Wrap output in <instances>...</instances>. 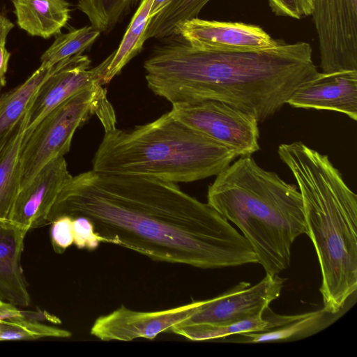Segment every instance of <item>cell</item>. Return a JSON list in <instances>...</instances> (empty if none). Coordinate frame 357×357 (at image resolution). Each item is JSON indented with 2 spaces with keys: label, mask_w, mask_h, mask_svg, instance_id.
I'll return each mask as SVG.
<instances>
[{
  "label": "cell",
  "mask_w": 357,
  "mask_h": 357,
  "mask_svg": "<svg viewBox=\"0 0 357 357\" xmlns=\"http://www.w3.org/2000/svg\"><path fill=\"white\" fill-rule=\"evenodd\" d=\"M350 307L348 305L340 312L335 314L325 311L323 308L310 312L300 314L296 320L264 332L243 333L233 336L229 340L231 342L260 343V342H284L304 339L326 328Z\"/></svg>",
  "instance_id": "obj_18"
},
{
  "label": "cell",
  "mask_w": 357,
  "mask_h": 357,
  "mask_svg": "<svg viewBox=\"0 0 357 357\" xmlns=\"http://www.w3.org/2000/svg\"><path fill=\"white\" fill-rule=\"evenodd\" d=\"M3 301H2L1 300H0V304H1Z\"/></svg>",
  "instance_id": "obj_33"
},
{
  "label": "cell",
  "mask_w": 357,
  "mask_h": 357,
  "mask_svg": "<svg viewBox=\"0 0 357 357\" xmlns=\"http://www.w3.org/2000/svg\"><path fill=\"white\" fill-rule=\"evenodd\" d=\"M300 316L282 315L273 312L269 307L262 314L236 323L220 326H174L171 332L192 341L225 339L243 333L264 332L287 324Z\"/></svg>",
  "instance_id": "obj_19"
},
{
  "label": "cell",
  "mask_w": 357,
  "mask_h": 357,
  "mask_svg": "<svg viewBox=\"0 0 357 357\" xmlns=\"http://www.w3.org/2000/svg\"><path fill=\"white\" fill-rule=\"evenodd\" d=\"M102 86L96 83L79 91L52 110L30 132H25L21 187L47 162L64 156L75 130L92 116L98 118L105 130L116 127L115 112Z\"/></svg>",
  "instance_id": "obj_6"
},
{
  "label": "cell",
  "mask_w": 357,
  "mask_h": 357,
  "mask_svg": "<svg viewBox=\"0 0 357 357\" xmlns=\"http://www.w3.org/2000/svg\"><path fill=\"white\" fill-rule=\"evenodd\" d=\"M154 0H142L119 44L113 52V57L102 79V85L110 81L143 49L144 33Z\"/></svg>",
  "instance_id": "obj_21"
},
{
  "label": "cell",
  "mask_w": 357,
  "mask_h": 357,
  "mask_svg": "<svg viewBox=\"0 0 357 357\" xmlns=\"http://www.w3.org/2000/svg\"><path fill=\"white\" fill-rule=\"evenodd\" d=\"M14 24L0 12V44H6V38Z\"/></svg>",
  "instance_id": "obj_31"
},
{
  "label": "cell",
  "mask_w": 357,
  "mask_h": 357,
  "mask_svg": "<svg viewBox=\"0 0 357 357\" xmlns=\"http://www.w3.org/2000/svg\"><path fill=\"white\" fill-rule=\"evenodd\" d=\"M142 0H78L77 7L91 25L108 33Z\"/></svg>",
  "instance_id": "obj_24"
},
{
  "label": "cell",
  "mask_w": 357,
  "mask_h": 357,
  "mask_svg": "<svg viewBox=\"0 0 357 357\" xmlns=\"http://www.w3.org/2000/svg\"><path fill=\"white\" fill-rule=\"evenodd\" d=\"M51 223L52 247L56 253H63L73 244V218L68 215L61 216Z\"/></svg>",
  "instance_id": "obj_28"
},
{
  "label": "cell",
  "mask_w": 357,
  "mask_h": 357,
  "mask_svg": "<svg viewBox=\"0 0 357 357\" xmlns=\"http://www.w3.org/2000/svg\"><path fill=\"white\" fill-rule=\"evenodd\" d=\"M162 39L144 63L154 94L172 104L223 102L254 115L259 123L273 116L318 73L306 42L224 52L194 47L178 35Z\"/></svg>",
  "instance_id": "obj_2"
},
{
  "label": "cell",
  "mask_w": 357,
  "mask_h": 357,
  "mask_svg": "<svg viewBox=\"0 0 357 357\" xmlns=\"http://www.w3.org/2000/svg\"><path fill=\"white\" fill-rule=\"evenodd\" d=\"M171 0H154L149 14L150 19L162 10Z\"/></svg>",
  "instance_id": "obj_32"
},
{
  "label": "cell",
  "mask_w": 357,
  "mask_h": 357,
  "mask_svg": "<svg viewBox=\"0 0 357 357\" xmlns=\"http://www.w3.org/2000/svg\"><path fill=\"white\" fill-rule=\"evenodd\" d=\"M199 301L173 308L151 311H136L123 305L112 312L98 317L90 333L103 341H132L137 338L154 339L163 332H170L177 324L190 316Z\"/></svg>",
  "instance_id": "obj_12"
},
{
  "label": "cell",
  "mask_w": 357,
  "mask_h": 357,
  "mask_svg": "<svg viewBox=\"0 0 357 357\" xmlns=\"http://www.w3.org/2000/svg\"><path fill=\"white\" fill-rule=\"evenodd\" d=\"M61 63L53 66L40 65L22 84L0 96V140L29 111L38 89Z\"/></svg>",
  "instance_id": "obj_20"
},
{
  "label": "cell",
  "mask_w": 357,
  "mask_h": 357,
  "mask_svg": "<svg viewBox=\"0 0 357 357\" xmlns=\"http://www.w3.org/2000/svg\"><path fill=\"white\" fill-rule=\"evenodd\" d=\"M207 203L239 228L266 274L287 269L293 243L307 234L297 187L260 167L251 155L241 157L216 176Z\"/></svg>",
  "instance_id": "obj_4"
},
{
  "label": "cell",
  "mask_w": 357,
  "mask_h": 357,
  "mask_svg": "<svg viewBox=\"0 0 357 357\" xmlns=\"http://www.w3.org/2000/svg\"><path fill=\"white\" fill-rule=\"evenodd\" d=\"M293 107L331 110L357 120V70L318 72L287 100Z\"/></svg>",
  "instance_id": "obj_14"
},
{
  "label": "cell",
  "mask_w": 357,
  "mask_h": 357,
  "mask_svg": "<svg viewBox=\"0 0 357 357\" xmlns=\"http://www.w3.org/2000/svg\"><path fill=\"white\" fill-rule=\"evenodd\" d=\"M84 216L106 243L156 261L199 268L257 263L247 239L208 203L176 183L93 169L65 183L46 223Z\"/></svg>",
  "instance_id": "obj_1"
},
{
  "label": "cell",
  "mask_w": 357,
  "mask_h": 357,
  "mask_svg": "<svg viewBox=\"0 0 357 357\" xmlns=\"http://www.w3.org/2000/svg\"><path fill=\"white\" fill-rule=\"evenodd\" d=\"M29 230L10 220H0V300L19 307L31 303L21 266L24 240Z\"/></svg>",
  "instance_id": "obj_15"
},
{
  "label": "cell",
  "mask_w": 357,
  "mask_h": 357,
  "mask_svg": "<svg viewBox=\"0 0 357 357\" xmlns=\"http://www.w3.org/2000/svg\"><path fill=\"white\" fill-rule=\"evenodd\" d=\"M28 121L29 111L0 140V220H9L21 188V153Z\"/></svg>",
  "instance_id": "obj_16"
},
{
  "label": "cell",
  "mask_w": 357,
  "mask_h": 357,
  "mask_svg": "<svg viewBox=\"0 0 357 357\" xmlns=\"http://www.w3.org/2000/svg\"><path fill=\"white\" fill-rule=\"evenodd\" d=\"M112 57L113 52L92 68L91 59L82 54L62 61L38 89L29 110L26 132H30L52 110L79 91L96 83L102 85Z\"/></svg>",
  "instance_id": "obj_10"
},
{
  "label": "cell",
  "mask_w": 357,
  "mask_h": 357,
  "mask_svg": "<svg viewBox=\"0 0 357 357\" xmlns=\"http://www.w3.org/2000/svg\"><path fill=\"white\" fill-rule=\"evenodd\" d=\"M169 114L178 121L234 151L249 156L259 149L256 117L225 102L202 100L172 104Z\"/></svg>",
  "instance_id": "obj_7"
},
{
  "label": "cell",
  "mask_w": 357,
  "mask_h": 357,
  "mask_svg": "<svg viewBox=\"0 0 357 357\" xmlns=\"http://www.w3.org/2000/svg\"><path fill=\"white\" fill-rule=\"evenodd\" d=\"M237 157L167 112L131 130H105L92 169L188 183L217 176Z\"/></svg>",
  "instance_id": "obj_5"
},
{
  "label": "cell",
  "mask_w": 357,
  "mask_h": 357,
  "mask_svg": "<svg viewBox=\"0 0 357 357\" xmlns=\"http://www.w3.org/2000/svg\"><path fill=\"white\" fill-rule=\"evenodd\" d=\"M91 24L59 33L51 46L42 54L41 64L53 66L90 48L100 35Z\"/></svg>",
  "instance_id": "obj_23"
},
{
  "label": "cell",
  "mask_w": 357,
  "mask_h": 357,
  "mask_svg": "<svg viewBox=\"0 0 357 357\" xmlns=\"http://www.w3.org/2000/svg\"><path fill=\"white\" fill-rule=\"evenodd\" d=\"M23 319L37 321L38 319H47L54 323L60 322L57 317L46 312L20 310L16 305L4 301L0 304V320Z\"/></svg>",
  "instance_id": "obj_29"
},
{
  "label": "cell",
  "mask_w": 357,
  "mask_h": 357,
  "mask_svg": "<svg viewBox=\"0 0 357 357\" xmlns=\"http://www.w3.org/2000/svg\"><path fill=\"white\" fill-rule=\"evenodd\" d=\"M67 330L46 325L31 319L0 320V341L31 340L44 337L67 338Z\"/></svg>",
  "instance_id": "obj_25"
},
{
  "label": "cell",
  "mask_w": 357,
  "mask_h": 357,
  "mask_svg": "<svg viewBox=\"0 0 357 357\" xmlns=\"http://www.w3.org/2000/svg\"><path fill=\"white\" fill-rule=\"evenodd\" d=\"M278 153L302 196L307 235L321 272L323 309L337 313L357 289V195L327 155L301 142L282 144Z\"/></svg>",
  "instance_id": "obj_3"
},
{
  "label": "cell",
  "mask_w": 357,
  "mask_h": 357,
  "mask_svg": "<svg viewBox=\"0 0 357 357\" xmlns=\"http://www.w3.org/2000/svg\"><path fill=\"white\" fill-rule=\"evenodd\" d=\"M322 73L357 70V0H314Z\"/></svg>",
  "instance_id": "obj_8"
},
{
  "label": "cell",
  "mask_w": 357,
  "mask_h": 357,
  "mask_svg": "<svg viewBox=\"0 0 357 357\" xmlns=\"http://www.w3.org/2000/svg\"><path fill=\"white\" fill-rule=\"evenodd\" d=\"M211 0H171L157 15L151 17L144 33V40L162 39L172 36L176 26L197 17L202 9Z\"/></svg>",
  "instance_id": "obj_22"
},
{
  "label": "cell",
  "mask_w": 357,
  "mask_h": 357,
  "mask_svg": "<svg viewBox=\"0 0 357 357\" xmlns=\"http://www.w3.org/2000/svg\"><path fill=\"white\" fill-rule=\"evenodd\" d=\"M173 35L200 49L224 52L266 50L282 41L273 38L257 25L206 20L198 17L178 24Z\"/></svg>",
  "instance_id": "obj_11"
},
{
  "label": "cell",
  "mask_w": 357,
  "mask_h": 357,
  "mask_svg": "<svg viewBox=\"0 0 357 357\" xmlns=\"http://www.w3.org/2000/svg\"><path fill=\"white\" fill-rule=\"evenodd\" d=\"M272 11L278 16L296 20L312 15L314 0H268Z\"/></svg>",
  "instance_id": "obj_27"
},
{
  "label": "cell",
  "mask_w": 357,
  "mask_h": 357,
  "mask_svg": "<svg viewBox=\"0 0 357 357\" xmlns=\"http://www.w3.org/2000/svg\"><path fill=\"white\" fill-rule=\"evenodd\" d=\"M10 53L7 50L6 44H0V90L6 84V73Z\"/></svg>",
  "instance_id": "obj_30"
},
{
  "label": "cell",
  "mask_w": 357,
  "mask_h": 357,
  "mask_svg": "<svg viewBox=\"0 0 357 357\" xmlns=\"http://www.w3.org/2000/svg\"><path fill=\"white\" fill-rule=\"evenodd\" d=\"M73 243L79 249L93 251L105 239L95 230L93 222L87 218L77 216L73 218Z\"/></svg>",
  "instance_id": "obj_26"
},
{
  "label": "cell",
  "mask_w": 357,
  "mask_h": 357,
  "mask_svg": "<svg viewBox=\"0 0 357 357\" xmlns=\"http://www.w3.org/2000/svg\"><path fill=\"white\" fill-rule=\"evenodd\" d=\"M71 176L64 156L47 162L20 188L9 220L29 229L47 224L52 206Z\"/></svg>",
  "instance_id": "obj_13"
},
{
  "label": "cell",
  "mask_w": 357,
  "mask_h": 357,
  "mask_svg": "<svg viewBox=\"0 0 357 357\" xmlns=\"http://www.w3.org/2000/svg\"><path fill=\"white\" fill-rule=\"evenodd\" d=\"M284 281L278 275L266 274L253 286L240 282L216 297L199 301L192 314L175 326H220L262 314L280 296Z\"/></svg>",
  "instance_id": "obj_9"
},
{
  "label": "cell",
  "mask_w": 357,
  "mask_h": 357,
  "mask_svg": "<svg viewBox=\"0 0 357 357\" xmlns=\"http://www.w3.org/2000/svg\"><path fill=\"white\" fill-rule=\"evenodd\" d=\"M17 23L32 36L48 38L61 33L70 19L66 0H11Z\"/></svg>",
  "instance_id": "obj_17"
}]
</instances>
